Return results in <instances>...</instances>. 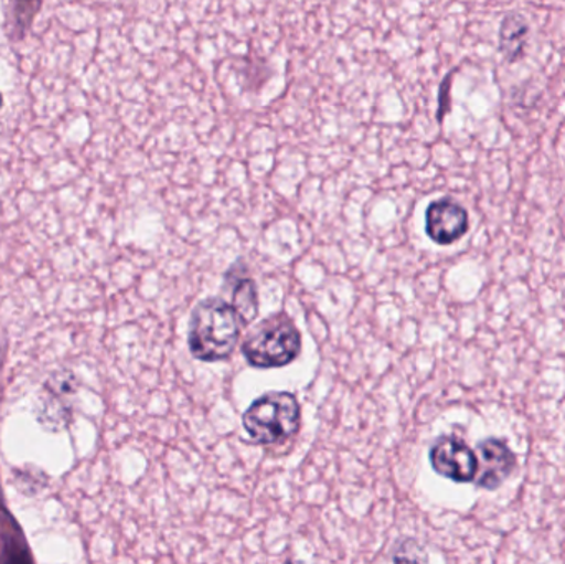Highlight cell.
Here are the masks:
<instances>
[{
    "instance_id": "6",
    "label": "cell",
    "mask_w": 565,
    "mask_h": 564,
    "mask_svg": "<svg viewBox=\"0 0 565 564\" xmlns=\"http://www.w3.org/2000/svg\"><path fill=\"white\" fill-rule=\"evenodd\" d=\"M478 473L475 482L481 489L497 490L516 467V456L510 447L498 439L481 440L478 444Z\"/></svg>"
},
{
    "instance_id": "5",
    "label": "cell",
    "mask_w": 565,
    "mask_h": 564,
    "mask_svg": "<svg viewBox=\"0 0 565 564\" xmlns=\"http://www.w3.org/2000/svg\"><path fill=\"white\" fill-rule=\"evenodd\" d=\"M468 227V212L451 199L431 202L425 212V232L437 245L455 244L467 234Z\"/></svg>"
},
{
    "instance_id": "9",
    "label": "cell",
    "mask_w": 565,
    "mask_h": 564,
    "mask_svg": "<svg viewBox=\"0 0 565 564\" xmlns=\"http://www.w3.org/2000/svg\"><path fill=\"white\" fill-rule=\"evenodd\" d=\"M43 0H10L9 32L13 42H20L29 35L36 13L42 9Z\"/></svg>"
},
{
    "instance_id": "3",
    "label": "cell",
    "mask_w": 565,
    "mask_h": 564,
    "mask_svg": "<svg viewBox=\"0 0 565 564\" xmlns=\"http://www.w3.org/2000/svg\"><path fill=\"white\" fill-rule=\"evenodd\" d=\"M301 333L291 318L277 313L244 341L242 354L250 366L275 370L291 364L301 353Z\"/></svg>"
},
{
    "instance_id": "12",
    "label": "cell",
    "mask_w": 565,
    "mask_h": 564,
    "mask_svg": "<svg viewBox=\"0 0 565 564\" xmlns=\"http://www.w3.org/2000/svg\"><path fill=\"white\" fill-rule=\"evenodd\" d=\"M3 106V95L2 93H0V108H2Z\"/></svg>"
},
{
    "instance_id": "7",
    "label": "cell",
    "mask_w": 565,
    "mask_h": 564,
    "mask_svg": "<svg viewBox=\"0 0 565 564\" xmlns=\"http://www.w3.org/2000/svg\"><path fill=\"white\" fill-rule=\"evenodd\" d=\"M32 552L25 533L15 517L9 512L0 489V563H33Z\"/></svg>"
},
{
    "instance_id": "11",
    "label": "cell",
    "mask_w": 565,
    "mask_h": 564,
    "mask_svg": "<svg viewBox=\"0 0 565 564\" xmlns=\"http://www.w3.org/2000/svg\"><path fill=\"white\" fill-rule=\"evenodd\" d=\"M70 419V413L63 409V404L56 400L49 401L43 406L42 413H40V421L45 424L46 427H53V429H60V427L66 426V421Z\"/></svg>"
},
{
    "instance_id": "1",
    "label": "cell",
    "mask_w": 565,
    "mask_h": 564,
    "mask_svg": "<svg viewBox=\"0 0 565 564\" xmlns=\"http://www.w3.org/2000/svg\"><path fill=\"white\" fill-rule=\"evenodd\" d=\"M241 318L234 305L222 298H209L195 307L189 328V350L195 360L217 363L232 357L242 333Z\"/></svg>"
},
{
    "instance_id": "2",
    "label": "cell",
    "mask_w": 565,
    "mask_h": 564,
    "mask_svg": "<svg viewBox=\"0 0 565 564\" xmlns=\"http://www.w3.org/2000/svg\"><path fill=\"white\" fill-rule=\"evenodd\" d=\"M245 433L260 446H277L298 434L301 406L295 394L271 391L255 400L242 416Z\"/></svg>"
},
{
    "instance_id": "10",
    "label": "cell",
    "mask_w": 565,
    "mask_h": 564,
    "mask_svg": "<svg viewBox=\"0 0 565 564\" xmlns=\"http://www.w3.org/2000/svg\"><path fill=\"white\" fill-rule=\"evenodd\" d=\"M232 305L241 318L242 324L247 327L258 315V294L252 278H241L232 291Z\"/></svg>"
},
{
    "instance_id": "4",
    "label": "cell",
    "mask_w": 565,
    "mask_h": 564,
    "mask_svg": "<svg viewBox=\"0 0 565 564\" xmlns=\"http://www.w3.org/2000/svg\"><path fill=\"white\" fill-rule=\"evenodd\" d=\"M430 464L438 476L457 483L473 482L478 473V457L463 440L444 436L431 446Z\"/></svg>"
},
{
    "instance_id": "8",
    "label": "cell",
    "mask_w": 565,
    "mask_h": 564,
    "mask_svg": "<svg viewBox=\"0 0 565 564\" xmlns=\"http://www.w3.org/2000/svg\"><path fill=\"white\" fill-rule=\"evenodd\" d=\"M527 23L518 13H511L501 23L500 50L510 62L520 58L526 45Z\"/></svg>"
}]
</instances>
